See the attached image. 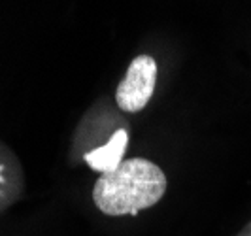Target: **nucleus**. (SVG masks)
<instances>
[{
    "label": "nucleus",
    "instance_id": "20e7f679",
    "mask_svg": "<svg viewBox=\"0 0 251 236\" xmlns=\"http://www.w3.org/2000/svg\"><path fill=\"white\" fill-rule=\"evenodd\" d=\"M236 236H251V221L246 225V227H244V229H242V231H240Z\"/></svg>",
    "mask_w": 251,
    "mask_h": 236
},
{
    "label": "nucleus",
    "instance_id": "7ed1b4c3",
    "mask_svg": "<svg viewBox=\"0 0 251 236\" xmlns=\"http://www.w3.org/2000/svg\"><path fill=\"white\" fill-rule=\"evenodd\" d=\"M126 146H128V132L125 129H119L104 146L85 153V162L97 172H102V174L112 172L123 162Z\"/></svg>",
    "mask_w": 251,
    "mask_h": 236
},
{
    "label": "nucleus",
    "instance_id": "f257e3e1",
    "mask_svg": "<svg viewBox=\"0 0 251 236\" xmlns=\"http://www.w3.org/2000/svg\"><path fill=\"white\" fill-rule=\"evenodd\" d=\"M166 176L148 159H128L102 174L93 187V200L106 215H136L155 206L166 193Z\"/></svg>",
    "mask_w": 251,
    "mask_h": 236
},
{
    "label": "nucleus",
    "instance_id": "f03ea898",
    "mask_svg": "<svg viewBox=\"0 0 251 236\" xmlns=\"http://www.w3.org/2000/svg\"><path fill=\"white\" fill-rule=\"evenodd\" d=\"M157 83V62L150 55L134 57L125 78L115 91L117 106L126 113H136L148 106Z\"/></svg>",
    "mask_w": 251,
    "mask_h": 236
}]
</instances>
